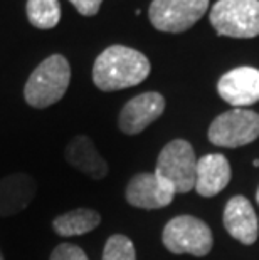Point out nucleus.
Returning <instances> with one entry per match:
<instances>
[{
  "label": "nucleus",
  "mask_w": 259,
  "mask_h": 260,
  "mask_svg": "<svg viewBox=\"0 0 259 260\" xmlns=\"http://www.w3.org/2000/svg\"><path fill=\"white\" fill-rule=\"evenodd\" d=\"M256 200H257V203H259V188H257V193H256Z\"/></svg>",
  "instance_id": "412c9836"
},
{
  "label": "nucleus",
  "mask_w": 259,
  "mask_h": 260,
  "mask_svg": "<svg viewBox=\"0 0 259 260\" xmlns=\"http://www.w3.org/2000/svg\"><path fill=\"white\" fill-rule=\"evenodd\" d=\"M155 173L174 186L175 193H189L195 188L197 158L185 140L170 141L158 154Z\"/></svg>",
  "instance_id": "20e7f679"
},
{
  "label": "nucleus",
  "mask_w": 259,
  "mask_h": 260,
  "mask_svg": "<svg viewBox=\"0 0 259 260\" xmlns=\"http://www.w3.org/2000/svg\"><path fill=\"white\" fill-rule=\"evenodd\" d=\"M212 145L239 148L259 138V114L244 108H234L219 114L207 133Z\"/></svg>",
  "instance_id": "423d86ee"
},
{
  "label": "nucleus",
  "mask_w": 259,
  "mask_h": 260,
  "mask_svg": "<svg viewBox=\"0 0 259 260\" xmlns=\"http://www.w3.org/2000/svg\"><path fill=\"white\" fill-rule=\"evenodd\" d=\"M252 165H254V167H259V159H254V161H252Z\"/></svg>",
  "instance_id": "aec40b11"
},
{
  "label": "nucleus",
  "mask_w": 259,
  "mask_h": 260,
  "mask_svg": "<svg viewBox=\"0 0 259 260\" xmlns=\"http://www.w3.org/2000/svg\"><path fill=\"white\" fill-rule=\"evenodd\" d=\"M231 181V165L222 154H206L197 159L195 191L200 197H214Z\"/></svg>",
  "instance_id": "4468645a"
},
{
  "label": "nucleus",
  "mask_w": 259,
  "mask_h": 260,
  "mask_svg": "<svg viewBox=\"0 0 259 260\" xmlns=\"http://www.w3.org/2000/svg\"><path fill=\"white\" fill-rule=\"evenodd\" d=\"M37 193V181L27 173H14L0 180V217H12L29 207Z\"/></svg>",
  "instance_id": "9b49d317"
},
{
  "label": "nucleus",
  "mask_w": 259,
  "mask_h": 260,
  "mask_svg": "<svg viewBox=\"0 0 259 260\" xmlns=\"http://www.w3.org/2000/svg\"><path fill=\"white\" fill-rule=\"evenodd\" d=\"M211 24L219 36L251 39L259 36V0H217Z\"/></svg>",
  "instance_id": "7ed1b4c3"
},
{
  "label": "nucleus",
  "mask_w": 259,
  "mask_h": 260,
  "mask_svg": "<svg viewBox=\"0 0 259 260\" xmlns=\"http://www.w3.org/2000/svg\"><path fill=\"white\" fill-rule=\"evenodd\" d=\"M101 223L100 213L91 208H76L52 220V229L61 237L84 235Z\"/></svg>",
  "instance_id": "2eb2a0df"
},
{
  "label": "nucleus",
  "mask_w": 259,
  "mask_h": 260,
  "mask_svg": "<svg viewBox=\"0 0 259 260\" xmlns=\"http://www.w3.org/2000/svg\"><path fill=\"white\" fill-rule=\"evenodd\" d=\"M207 7L209 0H153L148 17L157 30L180 34L200 20Z\"/></svg>",
  "instance_id": "0eeeda50"
},
{
  "label": "nucleus",
  "mask_w": 259,
  "mask_h": 260,
  "mask_svg": "<svg viewBox=\"0 0 259 260\" xmlns=\"http://www.w3.org/2000/svg\"><path fill=\"white\" fill-rule=\"evenodd\" d=\"M0 260H4V257H2V253H0Z\"/></svg>",
  "instance_id": "4be33fe9"
},
{
  "label": "nucleus",
  "mask_w": 259,
  "mask_h": 260,
  "mask_svg": "<svg viewBox=\"0 0 259 260\" xmlns=\"http://www.w3.org/2000/svg\"><path fill=\"white\" fill-rule=\"evenodd\" d=\"M103 260H136L135 245L128 237H109L103 250Z\"/></svg>",
  "instance_id": "f3484780"
},
{
  "label": "nucleus",
  "mask_w": 259,
  "mask_h": 260,
  "mask_svg": "<svg viewBox=\"0 0 259 260\" xmlns=\"http://www.w3.org/2000/svg\"><path fill=\"white\" fill-rule=\"evenodd\" d=\"M162 240L172 253L204 257L212 248V232L202 220L190 215H180L165 225Z\"/></svg>",
  "instance_id": "39448f33"
},
{
  "label": "nucleus",
  "mask_w": 259,
  "mask_h": 260,
  "mask_svg": "<svg viewBox=\"0 0 259 260\" xmlns=\"http://www.w3.org/2000/svg\"><path fill=\"white\" fill-rule=\"evenodd\" d=\"M64 158L74 170L88 175L93 180H103L108 175V163L98 153L93 141L84 135L74 136L64 149Z\"/></svg>",
  "instance_id": "ddd939ff"
},
{
  "label": "nucleus",
  "mask_w": 259,
  "mask_h": 260,
  "mask_svg": "<svg viewBox=\"0 0 259 260\" xmlns=\"http://www.w3.org/2000/svg\"><path fill=\"white\" fill-rule=\"evenodd\" d=\"M71 81V66L61 54L44 59L32 71L24 86L25 103L32 108L44 109L64 98Z\"/></svg>",
  "instance_id": "f03ea898"
},
{
  "label": "nucleus",
  "mask_w": 259,
  "mask_h": 260,
  "mask_svg": "<svg viewBox=\"0 0 259 260\" xmlns=\"http://www.w3.org/2000/svg\"><path fill=\"white\" fill-rule=\"evenodd\" d=\"M126 202L131 207L155 210L172 203L177 195L174 186L153 171V173H138L130 180L126 186Z\"/></svg>",
  "instance_id": "6e6552de"
},
{
  "label": "nucleus",
  "mask_w": 259,
  "mask_h": 260,
  "mask_svg": "<svg viewBox=\"0 0 259 260\" xmlns=\"http://www.w3.org/2000/svg\"><path fill=\"white\" fill-rule=\"evenodd\" d=\"M150 74L145 54L126 46H111L100 54L93 66V82L104 92L126 89L143 82Z\"/></svg>",
  "instance_id": "f257e3e1"
},
{
  "label": "nucleus",
  "mask_w": 259,
  "mask_h": 260,
  "mask_svg": "<svg viewBox=\"0 0 259 260\" xmlns=\"http://www.w3.org/2000/svg\"><path fill=\"white\" fill-rule=\"evenodd\" d=\"M49 260H90L81 247L73 243H59L51 253Z\"/></svg>",
  "instance_id": "a211bd4d"
},
{
  "label": "nucleus",
  "mask_w": 259,
  "mask_h": 260,
  "mask_svg": "<svg viewBox=\"0 0 259 260\" xmlns=\"http://www.w3.org/2000/svg\"><path fill=\"white\" fill-rule=\"evenodd\" d=\"M165 111V99L158 92H143L130 99L120 113L118 126L125 135H138Z\"/></svg>",
  "instance_id": "9d476101"
},
{
  "label": "nucleus",
  "mask_w": 259,
  "mask_h": 260,
  "mask_svg": "<svg viewBox=\"0 0 259 260\" xmlns=\"http://www.w3.org/2000/svg\"><path fill=\"white\" fill-rule=\"evenodd\" d=\"M27 19L34 27L42 30L54 29L61 20L59 0H27Z\"/></svg>",
  "instance_id": "dca6fc26"
},
{
  "label": "nucleus",
  "mask_w": 259,
  "mask_h": 260,
  "mask_svg": "<svg viewBox=\"0 0 259 260\" xmlns=\"http://www.w3.org/2000/svg\"><path fill=\"white\" fill-rule=\"evenodd\" d=\"M69 2L74 5L76 10H78L81 15L91 17V15L98 14V10H100L103 0H69Z\"/></svg>",
  "instance_id": "6ab92c4d"
},
{
  "label": "nucleus",
  "mask_w": 259,
  "mask_h": 260,
  "mask_svg": "<svg viewBox=\"0 0 259 260\" xmlns=\"http://www.w3.org/2000/svg\"><path fill=\"white\" fill-rule=\"evenodd\" d=\"M224 226L231 237L244 245H252L259 235V220L254 208L244 197L231 198L224 210Z\"/></svg>",
  "instance_id": "f8f14e48"
},
{
  "label": "nucleus",
  "mask_w": 259,
  "mask_h": 260,
  "mask_svg": "<svg viewBox=\"0 0 259 260\" xmlns=\"http://www.w3.org/2000/svg\"><path fill=\"white\" fill-rule=\"evenodd\" d=\"M219 96L234 108H246L259 101V71L256 68H236L217 82Z\"/></svg>",
  "instance_id": "1a4fd4ad"
}]
</instances>
